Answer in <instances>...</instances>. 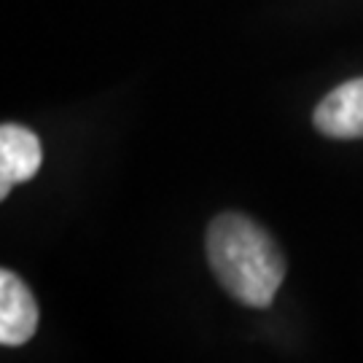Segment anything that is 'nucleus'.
Here are the masks:
<instances>
[{
	"mask_svg": "<svg viewBox=\"0 0 363 363\" xmlns=\"http://www.w3.org/2000/svg\"><path fill=\"white\" fill-rule=\"evenodd\" d=\"M40 143L35 132L19 124L0 127V199L11 194V186L30 181L40 167Z\"/></svg>",
	"mask_w": 363,
	"mask_h": 363,
	"instance_id": "nucleus-4",
	"label": "nucleus"
},
{
	"mask_svg": "<svg viewBox=\"0 0 363 363\" xmlns=\"http://www.w3.org/2000/svg\"><path fill=\"white\" fill-rule=\"evenodd\" d=\"M205 247L229 296L253 310L272 304L286 277V256L256 220L240 213H220L208 226Z\"/></svg>",
	"mask_w": 363,
	"mask_h": 363,
	"instance_id": "nucleus-1",
	"label": "nucleus"
},
{
	"mask_svg": "<svg viewBox=\"0 0 363 363\" xmlns=\"http://www.w3.org/2000/svg\"><path fill=\"white\" fill-rule=\"evenodd\" d=\"M38 328V304L30 288L11 272H0V342L16 347L25 345Z\"/></svg>",
	"mask_w": 363,
	"mask_h": 363,
	"instance_id": "nucleus-3",
	"label": "nucleus"
},
{
	"mask_svg": "<svg viewBox=\"0 0 363 363\" xmlns=\"http://www.w3.org/2000/svg\"><path fill=\"white\" fill-rule=\"evenodd\" d=\"M312 121L325 138H337V140L363 138V78H352L334 91H328L315 108Z\"/></svg>",
	"mask_w": 363,
	"mask_h": 363,
	"instance_id": "nucleus-2",
	"label": "nucleus"
}]
</instances>
